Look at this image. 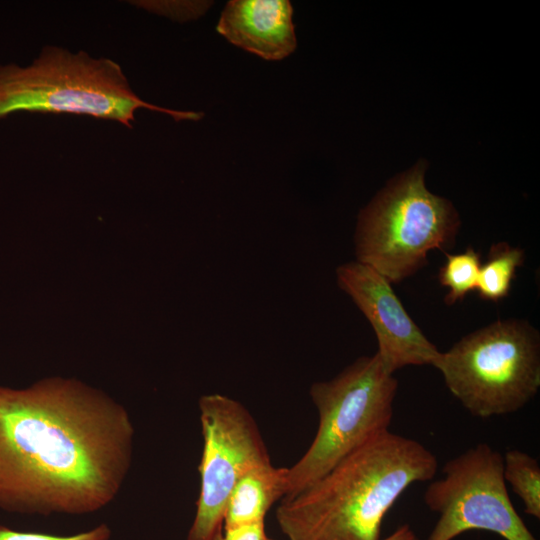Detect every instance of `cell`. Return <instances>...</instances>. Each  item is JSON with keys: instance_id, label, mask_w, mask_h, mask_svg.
Here are the masks:
<instances>
[{"instance_id": "obj_1", "label": "cell", "mask_w": 540, "mask_h": 540, "mask_svg": "<svg viewBox=\"0 0 540 540\" xmlns=\"http://www.w3.org/2000/svg\"><path fill=\"white\" fill-rule=\"evenodd\" d=\"M134 440L126 408L82 381L0 386V509L50 516L105 508L129 474Z\"/></svg>"}, {"instance_id": "obj_2", "label": "cell", "mask_w": 540, "mask_h": 540, "mask_svg": "<svg viewBox=\"0 0 540 540\" xmlns=\"http://www.w3.org/2000/svg\"><path fill=\"white\" fill-rule=\"evenodd\" d=\"M437 469L426 446L388 430L283 498L276 520L288 540H380L390 508L411 485L432 480Z\"/></svg>"}, {"instance_id": "obj_3", "label": "cell", "mask_w": 540, "mask_h": 540, "mask_svg": "<svg viewBox=\"0 0 540 540\" xmlns=\"http://www.w3.org/2000/svg\"><path fill=\"white\" fill-rule=\"evenodd\" d=\"M139 109L162 112L175 121L203 116L142 100L117 62L85 51L47 45L28 66L0 65V121L16 112H37L90 116L132 128Z\"/></svg>"}, {"instance_id": "obj_4", "label": "cell", "mask_w": 540, "mask_h": 540, "mask_svg": "<svg viewBox=\"0 0 540 540\" xmlns=\"http://www.w3.org/2000/svg\"><path fill=\"white\" fill-rule=\"evenodd\" d=\"M420 163L382 189L358 216L354 234L356 261L391 284L413 276L428 252L453 248L460 227L453 204L425 186Z\"/></svg>"}, {"instance_id": "obj_5", "label": "cell", "mask_w": 540, "mask_h": 540, "mask_svg": "<svg viewBox=\"0 0 540 540\" xmlns=\"http://www.w3.org/2000/svg\"><path fill=\"white\" fill-rule=\"evenodd\" d=\"M433 367L472 416L511 414L538 393L540 335L526 320L500 319L441 352Z\"/></svg>"}, {"instance_id": "obj_6", "label": "cell", "mask_w": 540, "mask_h": 540, "mask_svg": "<svg viewBox=\"0 0 540 540\" xmlns=\"http://www.w3.org/2000/svg\"><path fill=\"white\" fill-rule=\"evenodd\" d=\"M398 380L377 353L361 356L335 377L311 385L318 428L301 458L288 468L292 497L373 437L389 430Z\"/></svg>"}, {"instance_id": "obj_7", "label": "cell", "mask_w": 540, "mask_h": 540, "mask_svg": "<svg viewBox=\"0 0 540 540\" xmlns=\"http://www.w3.org/2000/svg\"><path fill=\"white\" fill-rule=\"evenodd\" d=\"M442 478L426 488L425 505L439 515L426 540H453L470 530L505 540H538L513 506L503 476V456L479 443L447 461Z\"/></svg>"}, {"instance_id": "obj_8", "label": "cell", "mask_w": 540, "mask_h": 540, "mask_svg": "<svg viewBox=\"0 0 540 540\" xmlns=\"http://www.w3.org/2000/svg\"><path fill=\"white\" fill-rule=\"evenodd\" d=\"M203 451L200 492L187 540H222L228 499L250 470L271 462L259 428L244 405L213 393L200 397Z\"/></svg>"}, {"instance_id": "obj_9", "label": "cell", "mask_w": 540, "mask_h": 540, "mask_svg": "<svg viewBox=\"0 0 540 540\" xmlns=\"http://www.w3.org/2000/svg\"><path fill=\"white\" fill-rule=\"evenodd\" d=\"M335 274L338 287L371 324L376 353L390 373L409 365L434 366L441 351L412 320L386 278L356 260L339 265Z\"/></svg>"}, {"instance_id": "obj_10", "label": "cell", "mask_w": 540, "mask_h": 540, "mask_svg": "<svg viewBox=\"0 0 540 540\" xmlns=\"http://www.w3.org/2000/svg\"><path fill=\"white\" fill-rule=\"evenodd\" d=\"M292 15L288 0H232L216 29L235 46L265 60H281L296 48Z\"/></svg>"}, {"instance_id": "obj_11", "label": "cell", "mask_w": 540, "mask_h": 540, "mask_svg": "<svg viewBox=\"0 0 540 540\" xmlns=\"http://www.w3.org/2000/svg\"><path fill=\"white\" fill-rule=\"evenodd\" d=\"M288 468L272 463L247 472L235 485L224 514V530L264 522L272 505L287 494Z\"/></svg>"}, {"instance_id": "obj_12", "label": "cell", "mask_w": 540, "mask_h": 540, "mask_svg": "<svg viewBox=\"0 0 540 540\" xmlns=\"http://www.w3.org/2000/svg\"><path fill=\"white\" fill-rule=\"evenodd\" d=\"M523 249L506 242L493 244L487 260L481 264L476 291L481 299L498 302L505 298L511 289L516 269L523 265Z\"/></svg>"}, {"instance_id": "obj_13", "label": "cell", "mask_w": 540, "mask_h": 540, "mask_svg": "<svg viewBox=\"0 0 540 540\" xmlns=\"http://www.w3.org/2000/svg\"><path fill=\"white\" fill-rule=\"evenodd\" d=\"M503 456V476L513 492L521 499L524 512L540 519V465L530 454L518 449Z\"/></svg>"}, {"instance_id": "obj_14", "label": "cell", "mask_w": 540, "mask_h": 540, "mask_svg": "<svg viewBox=\"0 0 540 540\" xmlns=\"http://www.w3.org/2000/svg\"><path fill=\"white\" fill-rule=\"evenodd\" d=\"M444 253L446 261L439 269L438 280L443 287L448 288L444 302L453 305L476 289L482 264L481 254L471 246L458 254Z\"/></svg>"}, {"instance_id": "obj_15", "label": "cell", "mask_w": 540, "mask_h": 540, "mask_svg": "<svg viewBox=\"0 0 540 540\" xmlns=\"http://www.w3.org/2000/svg\"><path fill=\"white\" fill-rule=\"evenodd\" d=\"M111 537V529L106 523L72 535L17 531L0 525V540H111Z\"/></svg>"}, {"instance_id": "obj_16", "label": "cell", "mask_w": 540, "mask_h": 540, "mask_svg": "<svg viewBox=\"0 0 540 540\" xmlns=\"http://www.w3.org/2000/svg\"><path fill=\"white\" fill-rule=\"evenodd\" d=\"M222 540H272L265 531L264 522L224 530Z\"/></svg>"}, {"instance_id": "obj_17", "label": "cell", "mask_w": 540, "mask_h": 540, "mask_svg": "<svg viewBox=\"0 0 540 540\" xmlns=\"http://www.w3.org/2000/svg\"><path fill=\"white\" fill-rule=\"evenodd\" d=\"M380 540H420L409 524L398 526L390 535Z\"/></svg>"}]
</instances>
